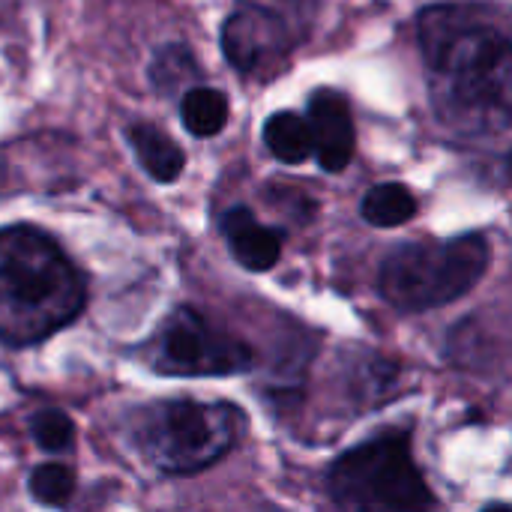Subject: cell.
<instances>
[{"mask_svg":"<svg viewBox=\"0 0 512 512\" xmlns=\"http://www.w3.org/2000/svg\"><path fill=\"white\" fill-rule=\"evenodd\" d=\"M438 120L468 138L507 135L512 42L504 18L483 3H438L417 15Z\"/></svg>","mask_w":512,"mask_h":512,"instance_id":"1","label":"cell"},{"mask_svg":"<svg viewBox=\"0 0 512 512\" xmlns=\"http://www.w3.org/2000/svg\"><path fill=\"white\" fill-rule=\"evenodd\" d=\"M84 300L78 267L45 231L0 228V342L36 345L75 321Z\"/></svg>","mask_w":512,"mask_h":512,"instance_id":"2","label":"cell"},{"mask_svg":"<svg viewBox=\"0 0 512 512\" xmlns=\"http://www.w3.org/2000/svg\"><path fill=\"white\" fill-rule=\"evenodd\" d=\"M492 246L483 234L396 246L381 264V297L399 312H426L465 297L489 270Z\"/></svg>","mask_w":512,"mask_h":512,"instance_id":"3","label":"cell"},{"mask_svg":"<svg viewBox=\"0 0 512 512\" xmlns=\"http://www.w3.org/2000/svg\"><path fill=\"white\" fill-rule=\"evenodd\" d=\"M339 512H432L435 495L420 474L408 432H381L342 453L327 474Z\"/></svg>","mask_w":512,"mask_h":512,"instance_id":"4","label":"cell"},{"mask_svg":"<svg viewBox=\"0 0 512 512\" xmlns=\"http://www.w3.org/2000/svg\"><path fill=\"white\" fill-rule=\"evenodd\" d=\"M243 420L231 405L159 402L138 414L135 444L165 474H198L240 438Z\"/></svg>","mask_w":512,"mask_h":512,"instance_id":"5","label":"cell"},{"mask_svg":"<svg viewBox=\"0 0 512 512\" xmlns=\"http://www.w3.org/2000/svg\"><path fill=\"white\" fill-rule=\"evenodd\" d=\"M147 354L156 372L183 378L240 375L255 360L243 339L213 327L204 315L186 306L165 318L159 333L147 342Z\"/></svg>","mask_w":512,"mask_h":512,"instance_id":"6","label":"cell"},{"mask_svg":"<svg viewBox=\"0 0 512 512\" xmlns=\"http://www.w3.org/2000/svg\"><path fill=\"white\" fill-rule=\"evenodd\" d=\"M297 42L300 33L294 21H288V15L279 9L255 0L240 3L222 24V51L228 63L240 75L258 81L285 72Z\"/></svg>","mask_w":512,"mask_h":512,"instance_id":"7","label":"cell"},{"mask_svg":"<svg viewBox=\"0 0 512 512\" xmlns=\"http://www.w3.org/2000/svg\"><path fill=\"white\" fill-rule=\"evenodd\" d=\"M306 123L312 135V156L321 162V168L330 174L345 171L357 147V129L345 96H339L336 90L312 93Z\"/></svg>","mask_w":512,"mask_h":512,"instance_id":"8","label":"cell"},{"mask_svg":"<svg viewBox=\"0 0 512 512\" xmlns=\"http://www.w3.org/2000/svg\"><path fill=\"white\" fill-rule=\"evenodd\" d=\"M222 234L237 264L252 273H267L282 258V231L258 222L249 207H231L222 216Z\"/></svg>","mask_w":512,"mask_h":512,"instance_id":"9","label":"cell"},{"mask_svg":"<svg viewBox=\"0 0 512 512\" xmlns=\"http://www.w3.org/2000/svg\"><path fill=\"white\" fill-rule=\"evenodd\" d=\"M129 147L135 153V159L141 162V168L156 180V183H174L183 174L186 165V153L180 150V144L162 132L159 126L150 123H135L126 132Z\"/></svg>","mask_w":512,"mask_h":512,"instance_id":"10","label":"cell"},{"mask_svg":"<svg viewBox=\"0 0 512 512\" xmlns=\"http://www.w3.org/2000/svg\"><path fill=\"white\" fill-rule=\"evenodd\" d=\"M264 144L267 150L285 162V165H300L312 156V135L309 123L297 111H279L264 123Z\"/></svg>","mask_w":512,"mask_h":512,"instance_id":"11","label":"cell"},{"mask_svg":"<svg viewBox=\"0 0 512 512\" xmlns=\"http://www.w3.org/2000/svg\"><path fill=\"white\" fill-rule=\"evenodd\" d=\"M360 213L375 228H399L417 216V198L405 183H378L363 195Z\"/></svg>","mask_w":512,"mask_h":512,"instance_id":"12","label":"cell"},{"mask_svg":"<svg viewBox=\"0 0 512 512\" xmlns=\"http://www.w3.org/2000/svg\"><path fill=\"white\" fill-rule=\"evenodd\" d=\"M198 75H201L198 60L192 57L186 45H177V42L162 45L150 60V81L159 90V96L186 93L189 87H195Z\"/></svg>","mask_w":512,"mask_h":512,"instance_id":"13","label":"cell"},{"mask_svg":"<svg viewBox=\"0 0 512 512\" xmlns=\"http://www.w3.org/2000/svg\"><path fill=\"white\" fill-rule=\"evenodd\" d=\"M180 117L195 138H213L225 129L228 102L219 90L195 84L180 96Z\"/></svg>","mask_w":512,"mask_h":512,"instance_id":"14","label":"cell"},{"mask_svg":"<svg viewBox=\"0 0 512 512\" xmlns=\"http://www.w3.org/2000/svg\"><path fill=\"white\" fill-rule=\"evenodd\" d=\"M30 495L42 504V507H66L75 495V474L72 468L60 465V462H45L39 468H33L30 480Z\"/></svg>","mask_w":512,"mask_h":512,"instance_id":"15","label":"cell"},{"mask_svg":"<svg viewBox=\"0 0 512 512\" xmlns=\"http://www.w3.org/2000/svg\"><path fill=\"white\" fill-rule=\"evenodd\" d=\"M30 432H33V441L39 444V450H45V453H63L75 441L72 420L57 408H45V411L33 414Z\"/></svg>","mask_w":512,"mask_h":512,"instance_id":"16","label":"cell"},{"mask_svg":"<svg viewBox=\"0 0 512 512\" xmlns=\"http://www.w3.org/2000/svg\"><path fill=\"white\" fill-rule=\"evenodd\" d=\"M480 512H510V507L507 504H489V507H483Z\"/></svg>","mask_w":512,"mask_h":512,"instance_id":"17","label":"cell"}]
</instances>
